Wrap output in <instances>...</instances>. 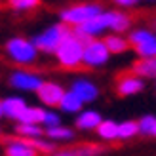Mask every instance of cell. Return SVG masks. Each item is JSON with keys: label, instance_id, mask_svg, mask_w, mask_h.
Here are the masks:
<instances>
[{"label": "cell", "instance_id": "obj_12", "mask_svg": "<svg viewBox=\"0 0 156 156\" xmlns=\"http://www.w3.org/2000/svg\"><path fill=\"white\" fill-rule=\"evenodd\" d=\"M2 105H4V116L13 120V122H17L21 112L29 107L27 101L23 97H19V95H8L6 99H2Z\"/></svg>", "mask_w": 156, "mask_h": 156}, {"label": "cell", "instance_id": "obj_20", "mask_svg": "<svg viewBox=\"0 0 156 156\" xmlns=\"http://www.w3.org/2000/svg\"><path fill=\"white\" fill-rule=\"evenodd\" d=\"M15 135L25 139H40L44 137V126L38 124H15Z\"/></svg>", "mask_w": 156, "mask_h": 156}, {"label": "cell", "instance_id": "obj_3", "mask_svg": "<svg viewBox=\"0 0 156 156\" xmlns=\"http://www.w3.org/2000/svg\"><path fill=\"white\" fill-rule=\"evenodd\" d=\"M55 59L61 69H67V71L78 69L84 61V42L74 33H71L65 38V42L57 48Z\"/></svg>", "mask_w": 156, "mask_h": 156}, {"label": "cell", "instance_id": "obj_28", "mask_svg": "<svg viewBox=\"0 0 156 156\" xmlns=\"http://www.w3.org/2000/svg\"><path fill=\"white\" fill-rule=\"evenodd\" d=\"M0 118H4V105H2V99H0Z\"/></svg>", "mask_w": 156, "mask_h": 156}, {"label": "cell", "instance_id": "obj_23", "mask_svg": "<svg viewBox=\"0 0 156 156\" xmlns=\"http://www.w3.org/2000/svg\"><path fill=\"white\" fill-rule=\"evenodd\" d=\"M8 6L17 13H25V12H33L40 6V0H8Z\"/></svg>", "mask_w": 156, "mask_h": 156}, {"label": "cell", "instance_id": "obj_31", "mask_svg": "<svg viewBox=\"0 0 156 156\" xmlns=\"http://www.w3.org/2000/svg\"><path fill=\"white\" fill-rule=\"evenodd\" d=\"M0 137H2V128H0Z\"/></svg>", "mask_w": 156, "mask_h": 156}, {"label": "cell", "instance_id": "obj_21", "mask_svg": "<svg viewBox=\"0 0 156 156\" xmlns=\"http://www.w3.org/2000/svg\"><path fill=\"white\" fill-rule=\"evenodd\" d=\"M139 135V122L137 120H126L118 122V141H129Z\"/></svg>", "mask_w": 156, "mask_h": 156}, {"label": "cell", "instance_id": "obj_5", "mask_svg": "<svg viewBox=\"0 0 156 156\" xmlns=\"http://www.w3.org/2000/svg\"><path fill=\"white\" fill-rule=\"evenodd\" d=\"M128 40L139 59L156 57V33H152L151 29H145V27L131 29L128 33Z\"/></svg>", "mask_w": 156, "mask_h": 156}, {"label": "cell", "instance_id": "obj_6", "mask_svg": "<svg viewBox=\"0 0 156 156\" xmlns=\"http://www.w3.org/2000/svg\"><path fill=\"white\" fill-rule=\"evenodd\" d=\"M44 76L36 71H30V69H25V67H19L15 71L10 73L8 76V86L17 91H38L40 86L44 84Z\"/></svg>", "mask_w": 156, "mask_h": 156}, {"label": "cell", "instance_id": "obj_13", "mask_svg": "<svg viewBox=\"0 0 156 156\" xmlns=\"http://www.w3.org/2000/svg\"><path fill=\"white\" fill-rule=\"evenodd\" d=\"M101 122H103V116L97 111H82V112H78L76 120H74V128L80 131H91V129H97Z\"/></svg>", "mask_w": 156, "mask_h": 156}, {"label": "cell", "instance_id": "obj_26", "mask_svg": "<svg viewBox=\"0 0 156 156\" xmlns=\"http://www.w3.org/2000/svg\"><path fill=\"white\" fill-rule=\"evenodd\" d=\"M112 2L118 8H133V6H137L141 2V0H112Z\"/></svg>", "mask_w": 156, "mask_h": 156}, {"label": "cell", "instance_id": "obj_8", "mask_svg": "<svg viewBox=\"0 0 156 156\" xmlns=\"http://www.w3.org/2000/svg\"><path fill=\"white\" fill-rule=\"evenodd\" d=\"M0 141L4 145V156H42L38 152L30 139L25 137H19V135H13V137H0Z\"/></svg>", "mask_w": 156, "mask_h": 156}, {"label": "cell", "instance_id": "obj_19", "mask_svg": "<svg viewBox=\"0 0 156 156\" xmlns=\"http://www.w3.org/2000/svg\"><path fill=\"white\" fill-rule=\"evenodd\" d=\"M95 131L103 141H118V122L114 120H103Z\"/></svg>", "mask_w": 156, "mask_h": 156}, {"label": "cell", "instance_id": "obj_15", "mask_svg": "<svg viewBox=\"0 0 156 156\" xmlns=\"http://www.w3.org/2000/svg\"><path fill=\"white\" fill-rule=\"evenodd\" d=\"M131 73L145 78H156V57L151 59H137L133 65H131Z\"/></svg>", "mask_w": 156, "mask_h": 156}, {"label": "cell", "instance_id": "obj_22", "mask_svg": "<svg viewBox=\"0 0 156 156\" xmlns=\"http://www.w3.org/2000/svg\"><path fill=\"white\" fill-rule=\"evenodd\" d=\"M73 156H99L105 152V147H101L97 143H82L74 147V149H69Z\"/></svg>", "mask_w": 156, "mask_h": 156}, {"label": "cell", "instance_id": "obj_17", "mask_svg": "<svg viewBox=\"0 0 156 156\" xmlns=\"http://www.w3.org/2000/svg\"><path fill=\"white\" fill-rule=\"evenodd\" d=\"M82 107H84L82 99L78 97V95H74L71 90L65 91V95H63V99H61V103H59V108H61V111H63V112H71V114L82 112Z\"/></svg>", "mask_w": 156, "mask_h": 156}, {"label": "cell", "instance_id": "obj_16", "mask_svg": "<svg viewBox=\"0 0 156 156\" xmlns=\"http://www.w3.org/2000/svg\"><path fill=\"white\" fill-rule=\"evenodd\" d=\"M44 137H48L50 141H73L76 137L74 129L69 126H55V128H44Z\"/></svg>", "mask_w": 156, "mask_h": 156}, {"label": "cell", "instance_id": "obj_9", "mask_svg": "<svg viewBox=\"0 0 156 156\" xmlns=\"http://www.w3.org/2000/svg\"><path fill=\"white\" fill-rule=\"evenodd\" d=\"M65 91H67V90H65L59 82L46 80V82L40 86V90L36 91V97H38V101H40L42 105L53 108V107H59L61 99H63V95H65Z\"/></svg>", "mask_w": 156, "mask_h": 156}, {"label": "cell", "instance_id": "obj_18", "mask_svg": "<svg viewBox=\"0 0 156 156\" xmlns=\"http://www.w3.org/2000/svg\"><path fill=\"white\" fill-rule=\"evenodd\" d=\"M44 114H46V108H42V107H30L29 105L25 111L21 112V116L17 118V124H38V126H42Z\"/></svg>", "mask_w": 156, "mask_h": 156}, {"label": "cell", "instance_id": "obj_25", "mask_svg": "<svg viewBox=\"0 0 156 156\" xmlns=\"http://www.w3.org/2000/svg\"><path fill=\"white\" fill-rule=\"evenodd\" d=\"M42 126H44V128H55V126H61V116H59L55 111H51V108H46Z\"/></svg>", "mask_w": 156, "mask_h": 156}, {"label": "cell", "instance_id": "obj_30", "mask_svg": "<svg viewBox=\"0 0 156 156\" xmlns=\"http://www.w3.org/2000/svg\"><path fill=\"white\" fill-rule=\"evenodd\" d=\"M152 137H156V126H154V131H152Z\"/></svg>", "mask_w": 156, "mask_h": 156}, {"label": "cell", "instance_id": "obj_24", "mask_svg": "<svg viewBox=\"0 0 156 156\" xmlns=\"http://www.w3.org/2000/svg\"><path fill=\"white\" fill-rule=\"evenodd\" d=\"M137 122H139V133L147 135V137H152V131H154V126H156V116L154 114H145Z\"/></svg>", "mask_w": 156, "mask_h": 156}, {"label": "cell", "instance_id": "obj_4", "mask_svg": "<svg viewBox=\"0 0 156 156\" xmlns=\"http://www.w3.org/2000/svg\"><path fill=\"white\" fill-rule=\"evenodd\" d=\"M103 12H105V8L97 2H82V4H73V6L63 8L59 12V19L71 29H74V27H80L84 23H88L93 17H97Z\"/></svg>", "mask_w": 156, "mask_h": 156}, {"label": "cell", "instance_id": "obj_27", "mask_svg": "<svg viewBox=\"0 0 156 156\" xmlns=\"http://www.w3.org/2000/svg\"><path fill=\"white\" fill-rule=\"evenodd\" d=\"M53 156H73V154L69 152V149H67V151H61V152H55V154H53Z\"/></svg>", "mask_w": 156, "mask_h": 156}, {"label": "cell", "instance_id": "obj_14", "mask_svg": "<svg viewBox=\"0 0 156 156\" xmlns=\"http://www.w3.org/2000/svg\"><path fill=\"white\" fill-rule=\"evenodd\" d=\"M103 40H105V44H107L108 51H111V55H122V53H126V51L131 48L128 36H124V34L108 33V34L103 38Z\"/></svg>", "mask_w": 156, "mask_h": 156}, {"label": "cell", "instance_id": "obj_10", "mask_svg": "<svg viewBox=\"0 0 156 156\" xmlns=\"http://www.w3.org/2000/svg\"><path fill=\"white\" fill-rule=\"evenodd\" d=\"M145 90V80L141 76H137L133 73H128V74H122L118 80H116V93L120 97H131V95H137Z\"/></svg>", "mask_w": 156, "mask_h": 156}, {"label": "cell", "instance_id": "obj_29", "mask_svg": "<svg viewBox=\"0 0 156 156\" xmlns=\"http://www.w3.org/2000/svg\"><path fill=\"white\" fill-rule=\"evenodd\" d=\"M141 2H156V0H141Z\"/></svg>", "mask_w": 156, "mask_h": 156}, {"label": "cell", "instance_id": "obj_7", "mask_svg": "<svg viewBox=\"0 0 156 156\" xmlns=\"http://www.w3.org/2000/svg\"><path fill=\"white\" fill-rule=\"evenodd\" d=\"M111 61V51L103 38H91L90 42L84 44V61L82 65L88 69H99L105 67Z\"/></svg>", "mask_w": 156, "mask_h": 156}, {"label": "cell", "instance_id": "obj_2", "mask_svg": "<svg viewBox=\"0 0 156 156\" xmlns=\"http://www.w3.org/2000/svg\"><path fill=\"white\" fill-rule=\"evenodd\" d=\"M71 33H73V29L65 25L63 21H59V23H53V25L46 27L42 33H38L33 38V42L40 53H44V55H55L57 48L65 42V38Z\"/></svg>", "mask_w": 156, "mask_h": 156}, {"label": "cell", "instance_id": "obj_1", "mask_svg": "<svg viewBox=\"0 0 156 156\" xmlns=\"http://www.w3.org/2000/svg\"><path fill=\"white\" fill-rule=\"evenodd\" d=\"M4 51L10 57L12 63H15L17 67L34 65L38 61V55H40V51L36 50L33 38H25V36H12L10 40H6Z\"/></svg>", "mask_w": 156, "mask_h": 156}, {"label": "cell", "instance_id": "obj_11", "mask_svg": "<svg viewBox=\"0 0 156 156\" xmlns=\"http://www.w3.org/2000/svg\"><path fill=\"white\" fill-rule=\"evenodd\" d=\"M71 90L74 95H78L82 99V103H93L97 97H99V88L95 82H91L90 78H76V80H73L71 84Z\"/></svg>", "mask_w": 156, "mask_h": 156}]
</instances>
